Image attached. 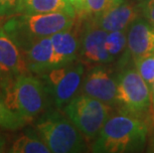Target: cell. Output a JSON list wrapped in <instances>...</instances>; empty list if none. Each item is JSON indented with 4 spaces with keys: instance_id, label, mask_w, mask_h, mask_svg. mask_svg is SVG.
Returning <instances> with one entry per match:
<instances>
[{
    "instance_id": "1",
    "label": "cell",
    "mask_w": 154,
    "mask_h": 153,
    "mask_svg": "<svg viewBox=\"0 0 154 153\" xmlns=\"http://www.w3.org/2000/svg\"><path fill=\"white\" fill-rule=\"evenodd\" d=\"M77 17V14L68 12L17 14L6 20L3 29L23 51L41 39L70 29Z\"/></svg>"
},
{
    "instance_id": "2",
    "label": "cell",
    "mask_w": 154,
    "mask_h": 153,
    "mask_svg": "<svg viewBox=\"0 0 154 153\" xmlns=\"http://www.w3.org/2000/svg\"><path fill=\"white\" fill-rule=\"evenodd\" d=\"M148 126L143 120L124 112L111 116L104 123L93 145L99 153H124L144 147Z\"/></svg>"
},
{
    "instance_id": "3",
    "label": "cell",
    "mask_w": 154,
    "mask_h": 153,
    "mask_svg": "<svg viewBox=\"0 0 154 153\" xmlns=\"http://www.w3.org/2000/svg\"><path fill=\"white\" fill-rule=\"evenodd\" d=\"M0 87L6 105L27 123L40 116L50 102L44 82L28 74L0 79Z\"/></svg>"
},
{
    "instance_id": "4",
    "label": "cell",
    "mask_w": 154,
    "mask_h": 153,
    "mask_svg": "<svg viewBox=\"0 0 154 153\" xmlns=\"http://www.w3.org/2000/svg\"><path fill=\"white\" fill-rule=\"evenodd\" d=\"M37 134L54 153L85 152L87 139L66 115L50 110L36 123Z\"/></svg>"
},
{
    "instance_id": "5",
    "label": "cell",
    "mask_w": 154,
    "mask_h": 153,
    "mask_svg": "<svg viewBox=\"0 0 154 153\" xmlns=\"http://www.w3.org/2000/svg\"><path fill=\"white\" fill-rule=\"evenodd\" d=\"M64 112L87 141H90L97 137L103 124L109 118L111 107L100 99L80 94L64 107Z\"/></svg>"
},
{
    "instance_id": "6",
    "label": "cell",
    "mask_w": 154,
    "mask_h": 153,
    "mask_svg": "<svg viewBox=\"0 0 154 153\" xmlns=\"http://www.w3.org/2000/svg\"><path fill=\"white\" fill-rule=\"evenodd\" d=\"M86 69L81 61H74L42 75L49 99L57 109H64L76 96Z\"/></svg>"
},
{
    "instance_id": "7",
    "label": "cell",
    "mask_w": 154,
    "mask_h": 153,
    "mask_svg": "<svg viewBox=\"0 0 154 153\" xmlns=\"http://www.w3.org/2000/svg\"><path fill=\"white\" fill-rule=\"evenodd\" d=\"M116 103L129 115L142 113L151 106V90L137 71H124L117 78Z\"/></svg>"
},
{
    "instance_id": "8",
    "label": "cell",
    "mask_w": 154,
    "mask_h": 153,
    "mask_svg": "<svg viewBox=\"0 0 154 153\" xmlns=\"http://www.w3.org/2000/svg\"><path fill=\"white\" fill-rule=\"evenodd\" d=\"M81 37V47L79 56L86 68L91 69L97 66L111 63L114 58L106 49V40L109 32L87 21Z\"/></svg>"
},
{
    "instance_id": "9",
    "label": "cell",
    "mask_w": 154,
    "mask_h": 153,
    "mask_svg": "<svg viewBox=\"0 0 154 153\" xmlns=\"http://www.w3.org/2000/svg\"><path fill=\"white\" fill-rule=\"evenodd\" d=\"M83 20L84 18L79 16V19L70 29L51 36L53 46V69L77 60L83 32L80 25Z\"/></svg>"
},
{
    "instance_id": "10",
    "label": "cell",
    "mask_w": 154,
    "mask_h": 153,
    "mask_svg": "<svg viewBox=\"0 0 154 153\" xmlns=\"http://www.w3.org/2000/svg\"><path fill=\"white\" fill-rule=\"evenodd\" d=\"M82 90L83 94L110 106L116 103L117 79L112 76L109 70L103 66L94 67L85 78Z\"/></svg>"
},
{
    "instance_id": "11",
    "label": "cell",
    "mask_w": 154,
    "mask_h": 153,
    "mask_svg": "<svg viewBox=\"0 0 154 153\" xmlns=\"http://www.w3.org/2000/svg\"><path fill=\"white\" fill-rule=\"evenodd\" d=\"M140 13V5L124 1L97 17L88 18V20L106 32L128 30L129 26L138 19Z\"/></svg>"
},
{
    "instance_id": "12",
    "label": "cell",
    "mask_w": 154,
    "mask_h": 153,
    "mask_svg": "<svg viewBox=\"0 0 154 153\" xmlns=\"http://www.w3.org/2000/svg\"><path fill=\"white\" fill-rule=\"evenodd\" d=\"M29 69L22 51L0 28V79L15 78L28 74Z\"/></svg>"
},
{
    "instance_id": "13",
    "label": "cell",
    "mask_w": 154,
    "mask_h": 153,
    "mask_svg": "<svg viewBox=\"0 0 154 153\" xmlns=\"http://www.w3.org/2000/svg\"><path fill=\"white\" fill-rule=\"evenodd\" d=\"M127 48L134 61L154 54V26L145 19H136L128 27Z\"/></svg>"
},
{
    "instance_id": "14",
    "label": "cell",
    "mask_w": 154,
    "mask_h": 153,
    "mask_svg": "<svg viewBox=\"0 0 154 153\" xmlns=\"http://www.w3.org/2000/svg\"><path fill=\"white\" fill-rule=\"evenodd\" d=\"M30 73L44 75L53 69V46L51 37L43 38L22 51Z\"/></svg>"
},
{
    "instance_id": "15",
    "label": "cell",
    "mask_w": 154,
    "mask_h": 153,
    "mask_svg": "<svg viewBox=\"0 0 154 153\" xmlns=\"http://www.w3.org/2000/svg\"><path fill=\"white\" fill-rule=\"evenodd\" d=\"M68 12L77 14L69 0H19L16 14H45Z\"/></svg>"
},
{
    "instance_id": "16",
    "label": "cell",
    "mask_w": 154,
    "mask_h": 153,
    "mask_svg": "<svg viewBox=\"0 0 154 153\" xmlns=\"http://www.w3.org/2000/svg\"><path fill=\"white\" fill-rule=\"evenodd\" d=\"M12 153H50V148L46 145L38 134L26 133L17 136L9 148Z\"/></svg>"
},
{
    "instance_id": "17",
    "label": "cell",
    "mask_w": 154,
    "mask_h": 153,
    "mask_svg": "<svg viewBox=\"0 0 154 153\" xmlns=\"http://www.w3.org/2000/svg\"><path fill=\"white\" fill-rule=\"evenodd\" d=\"M25 119L17 112H13L4 102L0 93V128L7 130H18L26 124Z\"/></svg>"
},
{
    "instance_id": "18",
    "label": "cell",
    "mask_w": 154,
    "mask_h": 153,
    "mask_svg": "<svg viewBox=\"0 0 154 153\" xmlns=\"http://www.w3.org/2000/svg\"><path fill=\"white\" fill-rule=\"evenodd\" d=\"M124 1L125 0H85L83 13L79 16L83 18L97 17Z\"/></svg>"
},
{
    "instance_id": "19",
    "label": "cell",
    "mask_w": 154,
    "mask_h": 153,
    "mask_svg": "<svg viewBox=\"0 0 154 153\" xmlns=\"http://www.w3.org/2000/svg\"><path fill=\"white\" fill-rule=\"evenodd\" d=\"M127 46V32L126 30L109 32L106 40V49L113 58L122 53Z\"/></svg>"
},
{
    "instance_id": "20",
    "label": "cell",
    "mask_w": 154,
    "mask_h": 153,
    "mask_svg": "<svg viewBox=\"0 0 154 153\" xmlns=\"http://www.w3.org/2000/svg\"><path fill=\"white\" fill-rule=\"evenodd\" d=\"M134 64H135L136 71L141 75L144 81L148 84L149 87L151 89L154 83V54L140 58L134 61Z\"/></svg>"
},
{
    "instance_id": "21",
    "label": "cell",
    "mask_w": 154,
    "mask_h": 153,
    "mask_svg": "<svg viewBox=\"0 0 154 153\" xmlns=\"http://www.w3.org/2000/svg\"><path fill=\"white\" fill-rule=\"evenodd\" d=\"M19 0H0V17L16 14Z\"/></svg>"
},
{
    "instance_id": "22",
    "label": "cell",
    "mask_w": 154,
    "mask_h": 153,
    "mask_svg": "<svg viewBox=\"0 0 154 153\" xmlns=\"http://www.w3.org/2000/svg\"><path fill=\"white\" fill-rule=\"evenodd\" d=\"M140 9L144 19L154 26V0H144L140 4Z\"/></svg>"
},
{
    "instance_id": "23",
    "label": "cell",
    "mask_w": 154,
    "mask_h": 153,
    "mask_svg": "<svg viewBox=\"0 0 154 153\" xmlns=\"http://www.w3.org/2000/svg\"><path fill=\"white\" fill-rule=\"evenodd\" d=\"M70 3L73 5V7L76 9L78 15H81L84 10V5H85V0H69Z\"/></svg>"
},
{
    "instance_id": "24",
    "label": "cell",
    "mask_w": 154,
    "mask_h": 153,
    "mask_svg": "<svg viewBox=\"0 0 154 153\" xmlns=\"http://www.w3.org/2000/svg\"><path fill=\"white\" fill-rule=\"evenodd\" d=\"M6 147H7V140L4 134L0 131V152H5Z\"/></svg>"
},
{
    "instance_id": "25",
    "label": "cell",
    "mask_w": 154,
    "mask_h": 153,
    "mask_svg": "<svg viewBox=\"0 0 154 153\" xmlns=\"http://www.w3.org/2000/svg\"><path fill=\"white\" fill-rule=\"evenodd\" d=\"M151 107H152V115H154V83L151 87Z\"/></svg>"
},
{
    "instance_id": "26",
    "label": "cell",
    "mask_w": 154,
    "mask_h": 153,
    "mask_svg": "<svg viewBox=\"0 0 154 153\" xmlns=\"http://www.w3.org/2000/svg\"><path fill=\"white\" fill-rule=\"evenodd\" d=\"M139 1H141V2H142V1H144V0H139Z\"/></svg>"
}]
</instances>
